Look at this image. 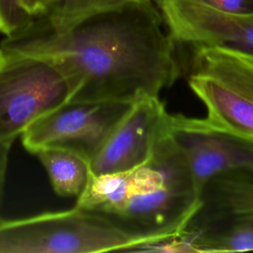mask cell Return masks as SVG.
I'll return each mask as SVG.
<instances>
[{
  "mask_svg": "<svg viewBox=\"0 0 253 253\" xmlns=\"http://www.w3.org/2000/svg\"><path fill=\"white\" fill-rule=\"evenodd\" d=\"M132 103L69 102L43 116L21 137L27 151L58 143L74 145L91 156Z\"/></svg>",
  "mask_w": 253,
  "mask_h": 253,
  "instance_id": "cell-7",
  "label": "cell"
},
{
  "mask_svg": "<svg viewBox=\"0 0 253 253\" xmlns=\"http://www.w3.org/2000/svg\"><path fill=\"white\" fill-rule=\"evenodd\" d=\"M0 45L58 66L72 87L70 102L133 103L159 97L181 72L177 42L156 0H133L66 32H26Z\"/></svg>",
  "mask_w": 253,
  "mask_h": 253,
  "instance_id": "cell-1",
  "label": "cell"
},
{
  "mask_svg": "<svg viewBox=\"0 0 253 253\" xmlns=\"http://www.w3.org/2000/svg\"><path fill=\"white\" fill-rule=\"evenodd\" d=\"M159 250L252 251L253 170H227L204 181L197 206L178 235Z\"/></svg>",
  "mask_w": 253,
  "mask_h": 253,
  "instance_id": "cell-3",
  "label": "cell"
},
{
  "mask_svg": "<svg viewBox=\"0 0 253 253\" xmlns=\"http://www.w3.org/2000/svg\"><path fill=\"white\" fill-rule=\"evenodd\" d=\"M32 20L21 7L19 0H0V33L6 38L28 30L33 25Z\"/></svg>",
  "mask_w": 253,
  "mask_h": 253,
  "instance_id": "cell-13",
  "label": "cell"
},
{
  "mask_svg": "<svg viewBox=\"0 0 253 253\" xmlns=\"http://www.w3.org/2000/svg\"><path fill=\"white\" fill-rule=\"evenodd\" d=\"M156 1L178 43L217 46L253 57V14L225 13L199 0Z\"/></svg>",
  "mask_w": 253,
  "mask_h": 253,
  "instance_id": "cell-8",
  "label": "cell"
},
{
  "mask_svg": "<svg viewBox=\"0 0 253 253\" xmlns=\"http://www.w3.org/2000/svg\"><path fill=\"white\" fill-rule=\"evenodd\" d=\"M188 83L212 125L253 139V57L217 46H194Z\"/></svg>",
  "mask_w": 253,
  "mask_h": 253,
  "instance_id": "cell-6",
  "label": "cell"
},
{
  "mask_svg": "<svg viewBox=\"0 0 253 253\" xmlns=\"http://www.w3.org/2000/svg\"><path fill=\"white\" fill-rule=\"evenodd\" d=\"M168 117L159 97L133 102L91 156V172H122L143 163L167 131Z\"/></svg>",
  "mask_w": 253,
  "mask_h": 253,
  "instance_id": "cell-10",
  "label": "cell"
},
{
  "mask_svg": "<svg viewBox=\"0 0 253 253\" xmlns=\"http://www.w3.org/2000/svg\"><path fill=\"white\" fill-rule=\"evenodd\" d=\"M168 132L184 153L199 188L223 171L253 170V139L222 129L206 118L169 114Z\"/></svg>",
  "mask_w": 253,
  "mask_h": 253,
  "instance_id": "cell-9",
  "label": "cell"
},
{
  "mask_svg": "<svg viewBox=\"0 0 253 253\" xmlns=\"http://www.w3.org/2000/svg\"><path fill=\"white\" fill-rule=\"evenodd\" d=\"M133 0H51L45 13L46 31L66 32L96 15L119 8Z\"/></svg>",
  "mask_w": 253,
  "mask_h": 253,
  "instance_id": "cell-12",
  "label": "cell"
},
{
  "mask_svg": "<svg viewBox=\"0 0 253 253\" xmlns=\"http://www.w3.org/2000/svg\"><path fill=\"white\" fill-rule=\"evenodd\" d=\"M198 197L189 163L167 129L143 163L122 172H91L74 206L105 217L137 249H152L178 235Z\"/></svg>",
  "mask_w": 253,
  "mask_h": 253,
  "instance_id": "cell-2",
  "label": "cell"
},
{
  "mask_svg": "<svg viewBox=\"0 0 253 253\" xmlns=\"http://www.w3.org/2000/svg\"><path fill=\"white\" fill-rule=\"evenodd\" d=\"M12 144L2 143L0 142V209L3 202L4 190H5V182L6 175L8 169V161H9V152Z\"/></svg>",
  "mask_w": 253,
  "mask_h": 253,
  "instance_id": "cell-15",
  "label": "cell"
},
{
  "mask_svg": "<svg viewBox=\"0 0 253 253\" xmlns=\"http://www.w3.org/2000/svg\"><path fill=\"white\" fill-rule=\"evenodd\" d=\"M72 97L66 75L49 59L0 45V142L13 144Z\"/></svg>",
  "mask_w": 253,
  "mask_h": 253,
  "instance_id": "cell-5",
  "label": "cell"
},
{
  "mask_svg": "<svg viewBox=\"0 0 253 253\" xmlns=\"http://www.w3.org/2000/svg\"><path fill=\"white\" fill-rule=\"evenodd\" d=\"M50 2L51 0H19L23 10L31 18L43 15Z\"/></svg>",
  "mask_w": 253,
  "mask_h": 253,
  "instance_id": "cell-16",
  "label": "cell"
},
{
  "mask_svg": "<svg viewBox=\"0 0 253 253\" xmlns=\"http://www.w3.org/2000/svg\"><path fill=\"white\" fill-rule=\"evenodd\" d=\"M216 10L230 14H253V0H199Z\"/></svg>",
  "mask_w": 253,
  "mask_h": 253,
  "instance_id": "cell-14",
  "label": "cell"
},
{
  "mask_svg": "<svg viewBox=\"0 0 253 253\" xmlns=\"http://www.w3.org/2000/svg\"><path fill=\"white\" fill-rule=\"evenodd\" d=\"M44 167L53 191L61 197H78L91 175L90 157L80 148L58 143L35 153Z\"/></svg>",
  "mask_w": 253,
  "mask_h": 253,
  "instance_id": "cell-11",
  "label": "cell"
},
{
  "mask_svg": "<svg viewBox=\"0 0 253 253\" xmlns=\"http://www.w3.org/2000/svg\"><path fill=\"white\" fill-rule=\"evenodd\" d=\"M138 243L100 214L77 207L22 218L0 216V253H98Z\"/></svg>",
  "mask_w": 253,
  "mask_h": 253,
  "instance_id": "cell-4",
  "label": "cell"
}]
</instances>
